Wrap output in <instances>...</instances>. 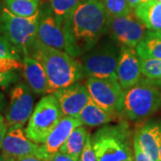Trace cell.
Wrapping results in <instances>:
<instances>
[{
  "label": "cell",
  "mask_w": 161,
  "mask_h": 161,
  "mask_svg": "<svg viewBox=\"0 0 161 161\" xmlns=\"http://www.w3.org/2000/svg\"><path fill=\"white\" fill-rule=\"evenodd\" d=\"M110 15L100 0H82L64 23L79 55L91 50L109 27Z\"/></svg>",
  "instance_id": "6da1fadb"
},
{
  "label": "cell",
  "mask_w": 161,
  "mask_h": 161,
  "mask_svg": "<svg viewBox=\"0 0 161 161\" xmlns=\"http://www.w3.org/2000/svg\"><path fill=\"white\" fill-rule=\"evenodd\" d=\"M30 54L43 65L51 93L74 84L84 76L81 64L75 58L37 40L31 47Z\"/></svg>",
  "instance_id": "7a4b0ae2"
},
{
  "label": "cell",
  "mask_w": 161,
  "mask_h": 161,
  "mask_svg": "<svg viewBox=\"0 0 161 161\" xmlns=\"http://www.w3.org/2000/svg\"><path fill=\"white\" fill-rule=\"evenodd\" d=\"M131 132L126 124L107 125L92 137L98 161H135L130 144Z\"/></svg>",
  "instance_id": "3957f363"
},
{
  "label": "cell",
  "mask_w": 161,
  "mask_h": 161,
  "mask_svg": "<svg viewBox=\"0 0 161 161\" xmlns=\"http://www.w3.org/2000/svg\"><path fill=\"white\" fill-rule=\"evenodd\" d=\"M161 107V92L148 78L140 79L125 92L122 113L130 120H142Z\"/></svg>",
  "instance_id": "277c9868"
},
{
  "label": "cell",
  "mask_w": 161,
  "mask_h": 161,
  "mask_svg": "<svg viewBox=\"0 0 161 161\" xmlns=\"http://www.w3.org/2000/svg\"><path fill=\"white\" fill-rule=\"evenodd\" d=\"M40 12L31 17L18 16L6 7L0 9V33L23 54L28 55L37 39Z\"/></svg>",
  "instance_id": "5b68a950"
},
{
  "label": "cell",
  "mask_w": 161,
  "mask_h": 161,
  "mask_svg": "<svg viewBox=\"0 0 161 161\" xmlns=\"http://www.w3.org/2000/svg\"><path fill=\"white\" fill-rule=\"evenodd\" d=\"M63 116L58 99L53 94L43 97L30 117L25 129L26 136L36 143L43 144Z\"/></svg>",
  "instance_id": "8992f818"
},
{
  "label": "cell",
  "mask_w": 161,
  "mask_h": 161,
  "mask_svg": "<svg viewBox=\"0 0 161 161\" xmlns=\"http://www.w3.org/2000/svg\"><path fill=\"white\" fill-rule=\"evenodd\" d=\"M36 40L44 45L65 52L73 58L80 56L70 36L58 23L50 8L40 10V21Z\"/></svg>",
  "instance_id": "52a82bcc"
},
{
  "label": "cell",
  "mask_w": 161,
  "mask_h": 161,
  "mask_svg": "<svg viewBox=\"0 0 161 161\" xmlns=\"http://www.w3.org/2000/svg\"><path fill=\"white\" fill-rule=\"evenodd\" d=\"M87 52L80 62L85 76L116 78V67L120 50L118 52L115 45L105 44Z\"/></svg>",
  "instance_id": "ba28073f"
},
{
  "label": "cell",
  "mask_w": 161,
  "mask_h": 161,
  "mask_svg": "<svg viewBox=\"0 0 161 161\" xmlns=\"http://www.w3.org/2000/svg\"><path fill=\"white\" fill-rule=\"evenodd\" d=\"M86 87L91 98L100 108L116 115L122 112L125 91L116 78L89 77Z\"/></svg>",
  "instance_id": "9c48e42d"
},
{
  "label": "cell",
  "mask_w": 161,
  "mask_h": 161,
  "mask_svg": "<svg viewBox=\"0 0 161 161\" xmlns=\"http://www.w3.org/2000/svg\"><path fill=\"white\" fill-rule=\"evenodd\" d=\"M34 98L28 85L19 83L10 93V103L6 110V121L9 126H23L33 112Z\"/></svg>",
  "instance_id": "30bf717a"
},
{
  "label": "cell",
  "mask_w": 161,
  "mask_h": 161,
  "mask_svg": "<svg viewBox=\"0 0 161 161\" xmlns=\"http://www.w3.org/2000/svg\"><path fill=\"white\" fill-rule=\"evenodd\" d=\"M145 30V25L132 13L122 16H110L108 31L122 46L136 47L143 38Z\"/></svg>",
  "instance_id": "8fae6325"
},
{
  "label": "cell",
  "mask_w": 161,
  "mask_h": 161,
  "mask_svg": "<svg viewBox=\"0 0 161 161\" xmlns=\"http://www.w3.org/2000/svg\"><path fill=\"white\" fill-rule=\"evenodd\" d=\"M1 150L4 155L14 158L25 156H37L43 158L41 145L31 141L25 133L23 126H9Z\"/></svg>",
  "instance_id": "7c38bea8"
},
{
  "label": "cell",
  "mask_w": 161,
  "mask_h": 161,
  "mask_svg": "<svg viewBox=\"0 0 161 161\" xmlns=\"http://www.w3.org/2000/svg\"><path fill=\"white\" fill-rule=\"evenodd\" d=\"M52 94L58 99L63 115L67 116L78 117L91 99L87 87L78 82L58 90Z\"/></svg>",
  "instance_id": "4fadbf2b"
},
{
  "label": "cell",
  "mask_w": 161,
  "mask_h": 161,
  "mask_svg": "<svg viewBox=\"0 0 161 161\" xmlns=\"http://www.w3.org/2000/svg\"><path fill=\"white\" fill-rule=\"evenodd\" d=\"M140 58L132 47L122 46L116 67V78L121 87L126 91L141 79Z\"/></svg>",
  "instance_id": "5bb4252c"
},
{
  "label": "cell",
  "mask_w": 161,
  "mask_h": 161,
  "mask_svg": "<svg viewBox=\"0 0 161 161\" xmlns=\"http://www.w3.org/2000/svg\"><path fill=\"white\" fill-rule=\"evenodd\" d=\"M80 125H82V123L78 117L64 115L48 134L46 142L41 145L43 158L49 159L54 153L59 151L61 146L69 137L71 132L76 127Z\"/></svg>",
  "instance_id": "9a60e30c"
},
{
  "label": "cell",
  "mask_w": 161,
  "mask_h": 161,
  "mask_svg": "<svg viewBox=\"0 0 161 161\" xmlns=\"http://www.w3.org/2000/svg\"><path fill=\"white\" fill-rule=\"evenodd\" d=\"M23 73L27 85L32 92L37 94L51 93L45 69L39 60L29 55L23 56Z\"/></svg>",
  "instance_id": "2e32d148"
},
{
  "label": "cell",
  "mask_w": 161,
  "mask_h": 161,
  "mask_svg": "<svg viewBox=\"0 0 161 161\" xmlns=\"http://www.w3.org/2000/svg\"><path fill=\"white\" fill-rule=\"evenodd\" d=\"M134 138L152 160L161 161V127L157 123H147L135 133Z\"/></svg>",
  "instance_id": "e0dca14e"
},
{
  "label": "cell",
  "mask_w": 161,
  "mask_h": 161,
  "mask_svg": "<svg viewBox=\"0 0 161 161\" xmlns=\"http://www.w3.org/2000/svg\"><path fill=\"white\" fill-rule=\"evenodd\" d=\"M116 115V114L103 109L91 98L89 103L80 111L78 118L81 121L82 125L95 127L108 124L115 120Z\"/></svg>",
  "instance_id": "ac0fdd59"
},
{
  "label": "cell",
  "mask_w": 161,
  "mask_h": 161,
  "mask_svg": "<svg viewBox=\"0 0 161 161\" xmlns=\"http://www.w3.org/2000/svg\"><path fill=\"white\" fill-rule=\"evenodd\" d=\"M135 15L150 31L161 32V3L150 0L135 9Z\"/></svg>",
  "instance_id": "d6986e66"
},
{
  "label": "cell",
  "mask_w": 161,
  "mask_h": 161,
  "mask_svg": "<svg viewBox=\"0 0 161 161\" xmlns=\"http://www.w3.org/2000/svg\"><path fill=\"white\" fill-rule=\"evenodd\" d=\"M136 53L142 59H161L160 31H147L136 47Z\"/></svg>",
  "instance_id": "ffe728a7"
},
{
  "label": "cell",
  "mask_w": 161,
  "mask_h": 161,
  "mask_svg": "<svg viewBox=\"0 0 161 161\" xmlns=\"http://www.w3.org/2000/svg\"><path fill=\"white\" fill-rule=\"evenodd\" d=\"M88 132L83 126H78L71 132L69 137L61 146L59 151L73 156L79 159L81 151L86 143Z\"/></svg>",
  "instance_id": "44dd1931"
},
{
  "label": "cell",
  "mask_w": 161,
  "mask_h": 161,
  "mask_svg": "<svg viewBox=\"0 0 161 161\" xmlns=\"http://www.w3.org/2000/svg\"><path fill=\"white\" fill-rule=\"evenodd\" d=\"M82 0H48L52 14L61 25L72 17Z\"/></svg>",
  "instance_id": "7402d4cb"
},
{
  "label": "cell",
  "mask_w": 161,
  "mask_h": 161,
  "mask_svg": "<svg viewBox=\"0 0 161 161\" xmlns=\"http://www.w3.org/2000/svg\"><path fill=\"white\" fill-rule=\"evenodd\" d=\"M9 11L23 17H31L40 12V0H5Z\"/></svg>",
  "instance_id": "603a6c76"
},
{
  "label": "cell",
  "mask_w": 161,
  "mask_h": 161,
  "mask_svg": "<svg viewBox=\"0 0 161 161\" xmlns=\"http://www.w3.org/2000/svg\"><path fill=\"white\" fill-rule=\"evenodd\" d=\"M142 74L148 79H161V59L140 58Z\"/></svg>",
  "instance_id": "cb8c5ba5"
},
{
  "label": "cell",
  "mask_w": 161,
  "mask_h": 161,
  "mask_svg": "<svg viewBox=\"0 0 161 161\" xmlns=\"http://www.w3.org/2000/svg\"><path fill=\"white\" fill-rule=\"evenodd\" d=\"M103 4L106 11L110 16H122L131 13V7L128 5L127 0H100Z\"/></svg>",
  "instance_id": "d4e9b609"
},
{
  "label": "cell",
  "mask_w": 161,
  "mask_h": 161,
  "mask_svg": "<svg viewBox=\"0 0 161 161\" xmlns=\"http://www.w3.org/2000/svg\"><path fill=\"white\" fill-rule=\"evenodd\" d=\"M6 58L20 59V51L9 40L0 35V59Z\"/></svg>",
  "instance_id": "484cf974"
},
{
  "label": "cell",
  "mask_w": 161,
  "mask_h": 161,
  "mask_svg": "<svg viewBox=\"0 0 161 161\" xmlns=\"http://www.w3.org/2000/svg\"><path fill=\"white\" fill-rule=\"evenodd\" d=\"M79 161H98L95 150L93 149V145L92 142V135L89 133L87 137L86 143L81 151Z\"/></svg>",
  "instance_id": "4316f807"
},
{
  "label": "cell",
  "mask_w": 161,
  "mask_h": 161,
  "mask_svg": "<svg viewBox=\"0 0 161 161\" xmlns=\"http://www.w3.org/2000/svg\"><path fill=\"white\" fill-rule=\"evenodd\" d=\"M132 147H133V153H134V160L135 161H153L149 156L144 152L141 148L137 140L133 138L132 141Z\"/></svg>",
  "instance_id": "83f0119b"
},
{
  "label": "cell",
  "mask_w": 161,
  "mask_h": 161,
  "mask_svg": "<svg viewBox=\"0 0 161 161\" xmlns=\"http://www.w3.org/2000/svg\"><path fill=\"white\" fill-rule=\"evenodd\" d=\"M17 80V75L14 72L2 73L0 72V88L8 87Z\"/></svg>",
  "instance_id": "f1b7e54d"
},
{
  "label": "cell",
  "mask_w": 161,
  "mask_h": 161,
  "mask_svg": "<svg viewBox=\"0 0 161 161\" xmlns=\"http://www.w3.org/2000/svg\"><path fill=\"white\" fill-rule=\"evenodd\" d=\"M49 161H79L78 158H76L73 156H70L68 154H65L61 151H58L54 153L53 155L49 158Z\"/></svg>",
  "instance_id": "f546056e"
},
{
  "label": "cell",
  "mask_w": 161,
  "mask_h": 161,
  "mask_svg": "<svg viewBox=\"0 0 161 161\" xmlns=\"http://www.w3.org/2000/svg\"><path fill=\"white\" fill-rule=\"evenodd\" d=\"M7 130H8L7 123L5 120L4 116L0 114V149H1V146H2V142L4 141V138H5L6 132H7Z\"/></svg>",
  "instance_id": "4dcf8cb0"
},
{
  "label": "cell",
  "mask_w": 161,
  "mask_h": 161,
  "mask_svg": "<svg viewBox=\"0 0 161 161\" xmlns=\"http://www.w3.org/2000/svg\"><path fill=\"white\" fill-rule=\"evenodd\" d=\"M16 161H49L46 158H42L37 156H25V157H21L15 158Z\"/></svg>",
  "instance_id": "1f68e13d"
},
{
  "label": "cell",
  "mask_w": 161,
  "mask_h": 161,
  "mask_svg": "<svg viewBox=\"0 0 161 161\" xmlns=\"http://www.w3.org/2000/svg\"><path fill=\"white\" fill-rule=\"evenodd\" d=\"M150 0H127L128 5L131 7V9H135L136 7H138L140 5L144 4L146 2H148Z\"/></svg>",
  "instance_id": "d6a6232c"
},
{
  "label": "cell",
  "mask_w": 161,
  "mask_h": 161,
  "mask_svg": "<svg viewBox=\"0 0 161 161\" xmlns=\"http://www.w3.org/2000/svg\"><path fill=\"white\" fill-rule=\"evenodd\" d=\"M5 105H6V100H5V98L3 96V94L0 93V112L2 111V109L5 108Z\"/></svg>",
  "instance_id": "836d02e7"
},
{
  "label": "cell",
  "mask_w": 161,
  "mask_h": 161,
  "mask_svg": "<svg viewBox=\"0 0 161 161\" xmlns=\"http://www.w3.org/2000/svg\"><path fill=\"white\" fill-rule=\"evenodd\" d=\"M151 81H152V82L155 84L156 86L158 88V90H159V91L161 92V79H155V80H151Z\"/></svg>",
  "instance_id": "e575fe53"
},
{
  "label": "cell",
  "mask_w": 161,
  "mask_h": 161,
  "mask_svg": "<svg viewBox=\"0 0 161 161\" xmlns=\"http://www.w3.org/2000/svg\"><path fill=\"white\" fill-rule=\"evenodd\" d=\"M0 161H7L6 156L4 155L3 153H2V154H0Z\"/></svg>",
  "instance_id": "d590c367"
},
{
  "label": "cell",
  "mask_w": 161,
  "mask_h": 161,
  "mask_svg": "<svg viewBox=\"0 0 161 161\" xmlns=\"http://www.w3.org/2000/svg\"><path fill=\"white\" fill-rule=\"evenodd\" d=\"M6 158H7V161H16V159L14 158H12V157H7L6 156Z\"/></svg>",
  "instance_id": "8d00e7d4"
},
{
  "label": "cell",
  "mask_w": 161,
  "mask_h": 161,
  "mask_svg": "<svg viewBox=\"0 0 161 161\" xmlns=\"http://www.w3.org/2000/svg\"><path fill=\"white\" fill-rule=\"evenodd\" d=\"M158 2H159V3H161V0H157Z\"/></svg>",
  "instance_id": "74e56055"
},
{
  "label": "cell",
  "mask_w": 161,
  "mask_h": 161,
  "mask_svg": "<svg viewBox=\"0 0 161 161\" xmlns=\"http://www.w3.org/2000/svg\"><path fill=\"white\" fill-rule=\"evenodd\" d=\"M160 157H161V146H160Z\"/></svg>",
  "instance_id": "f35d334b"
}]
</instances>
